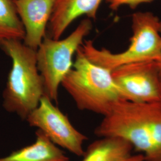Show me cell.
Returning a JSON list of instances; mask_svg holds the SVG:
<instances>
[{
  "label": "cell",
  "instance_id": "cell-11",
  "mask_svg": "<svg viewBox=\"0 0 161 161\" xmlns=\"http://www.w3.org/2000/svg\"><path fill=\"white\" fill-rule=\"evenodd\" d=\"M0 161H70V159L58 146L37 130L36 139L32 144L1 157Z\"/></svg>",
  "mask_w": 161,
  "mask_h": 161
},
{
  "label": "cell",
  "instance_id": "cell-3",
  "mask_svg": "<svg viewBox=\"0 0 161 161\" xmlns=\"http://www.w3.org/2000/svg\"><path fill=\"white\" fill-rule=\"evenodd\" d=\"M72 69L61 85L74 99L77 108L105 116L125 100L112 71L88 60L80 50L76 53Z\"/></svg>",
  "mask_w": 161,
  "mask_h": 161
},
{
  "label": "cell",
  "instance_id": "cell-4",
  "mask_svg": "<svg viewBox=\"0 0 161 161\" xmlns=\"http://www.w3.org/2000/svg\"><path fill=\"white\" fill-rule=\"evenodd\" d=\"M160 20L150 12L134 13L131 18L132 36L124 51L112 53L106 48L98 49L92 40H84L80 49L92 63L110 71L127 64L156 60L161 58Z\"/></svg>",
  "mask_w": 161,
  "mask_h": 161
},
{
  "label": "cell",
  "instance_id": "cell-10",
  "mask_svg": "<svg viewBox=\"0 0 161 161\" xmlns=\"http://www.w3.org/2000/svg\"><path fill=\"white\" fill-rule=\"evenodd\" d=\"M129 142L116 137H103L89 145L82 161H145L141 153H132Z\"/></svg>",
  "mask_w": 161,
  "mask_h": 161
},
{
  "label": "cell",
  "instance_id": "cell-13",
  "mask_svg": "<svg viewBox=\"0 0 161 161\" xmlns=\"http://www.w3.org/2000/svg\"><path fill=\"white\" fill-rule=\"evenodd\" d=\"M154 0H106L109 8L113 11L118 10L122 6H128L131 9H135L138 6L152 3Z\"/></svg>",
  "mask_w": 161,
  "mask_h": 161
},
{
  "label": "cell",
  "instance_id": "cell-2",
  "mask_svg": "<svg viewBox=\"0 0 161 161\" xmlns=\"http://www.w3.org/2000/svg\"><path fill=\"white\" fill-rule=\"evenodd\" d=\"M0 48L12 60L3 94V107L6 111L26 119L45 95L44 81L37 66L36 50L19 40L1 41Z\"/></svg>",
  "mask_w": 161,
  "mask_h": 161
},
{
  "label": "cell",
  "instance_id": "cell-14",
  "mask_svg": "<svg viewBox=\"0 0 161 161\" xmlns=\"http://www.w3.org/2000/svg\"><path fill=\"white\" fill-rule=\"evenodd\" d=\"M159 31L161 34V20H160V23H159ZM159 65H160V72H161V58L160 61H159Z\"/></svg>",
  "mask_w": 161,
  "mask_h": 161
},
{
  "label": "cell",
  "instance_id": "cell-8",
  "mask_svg": "<svg viewBox=\"0 0 161 161\" xmlns=\"http://www.w3.org/2000/svg\"><path fill=\"white\" fill-rule=\"evenodd\" d=\"M56 0H15L17 14L25 30L23 43L37 50L46 36V29Z\"/></svg>",
  "mask_w": 161,
  "mask_h": 161
},
{
  "label": "cell",
  "instance_id": "cell-7",
  "mask_svg": "<svg viewBox=\"0 0 161 161\" xmlns=\"http://www.w3.org/2000/svg\"><path fill=\"white\" fill-rule=\"evenodd\" d=\"M52 102L44 95L26 121L30 126L38 128L58 147L82 156L85 152L83 144L87 137L73 126L67 116Z\"/></svg>",
  "mask_w": 161,
  "mask_h": 161
},
{
  "label": "cell",
  "instance_id": "cell-12",
  "mask_svg": "<svg viewBox=\"0 0 161 161\" xmlns=\"http://www.w3.org/2000/svg\"><path fill=\"white\" fill-rule=\"evenodd\" d=\"M25 30L17 14L15 0H0V41H23Z\"/></svg>",
  "mask_w": 161,
  "mask_h": 161
},
{
  "label": "cell",
  "instance_id": "cell-1",
  "mask_svg": "<svg viewBox=\"0 0 161 161\" xmlns=\"http://www.w3.org/2000/svg\"><path fill=\"white\" fill-rule=\"evenodd\" d=\"M94 133L99 137L124 139L145 161H161V102L122 100L104 116Z\"/></svg>",
  "mask_w": 161,
  "mask_h": 161
},
{
  "label": "cell",
  "instance_id": "cell-9",
  "mask_svg": "<svg viewBox=\"0 0 161 161\" xmlns=\"http://www.w3.org/2000/svg\"><path fill=\"white\" fill-rule=\"evenodd\" d=\"M103 0H56L52 17L48 25L49 37L60 39L66 29L78 18L86 16L96 19Z\"/></svg>",
  "mask_w": 161,
  "mask_h": 161
},
{
  "label": "cell",
  "instance_id": "cell-5",
  "mask_svg": "<svg viewBox=\"0 0 161 161\" xmlns=\"http://www.w3.org/2000/svg\"><path fill=\"white\" fill-rule=\"evenodd\" d=\"M92 28L91 19L86 18L65 38L54 40L46 36L37 48V66L45 95L52 101L58 100L59 86L73 66V57Z\"/></svg>",
  "mask_w": 161,
  "mask_h": 161
},
{
  "label": "cell",
  "instance_id": "cell-6",
  "mask_svg": "<svg viewBox=\"0 0 161 161\" xmlns=\"http://www.w3.org/2000/svg\"><path fill=\"white\" fill-rule=\"evenodd\" d=\"M112 75L125 100L141 103L161 102L159 61L124 64L113 70Z\"/></svg>",
  "mask_w": 161,
  "mask_h": 161
}]
</instances>
